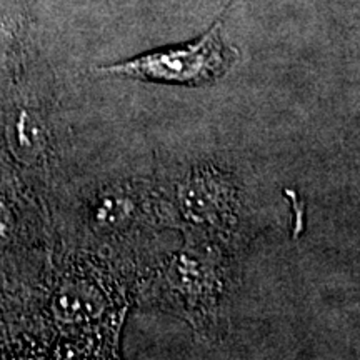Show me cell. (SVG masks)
I'll list each match as a JSON object with an SVG mask.
<instances>
[{"instance_id":"3957f363","label":"cell","mask_w":360,"mask_h":360,"mask_svg":"<svg viewBox=\"0 0 360 360\" xmlns=\"http://www.w3.org/2000/svg\"><path fill=\"white\" fill-rule=\"evenodd\" d=\"M179 210L204 240L217 242L237 220L238 193L231 175L214 167L193 169L179 186Z\"/></svg>"},{"instance_id":"277c9868","label":"cell","mask_w":360,"mask_h":360,"mask_svg":"<svg viewBox=\"0 0 360 360\" xmlns=\"http://www.w3.org/2000/svg\"><path fill=\"white\" fill-rule=\"evenodd\" d=\"M103 297L96 287L77 282L62 287L53 297L52 309L57 319L67 323L87 322L103 310Z\"/></svg>"},{"instance_id":"ba28073f","label":"cell","mask_w":360,"mask_h":360,"mask_svg":"<svg viewBox=\"0 0 360 360\" xmlns=\"http://www.w3.org/2000/svg\"><path fill=\"white\" fill-rule=\"evenodd\" d=\"M11 45H12V32L2 24V22H0V60L7 56Z\"/></svg>"},{"instance_id":"9c48e42d","label":"cell","mask_w":360,"mask_h":360,"mask_svg":"<svg viewBox=\"0 0 360 360\" xmlns=\"http://www.w3.org/2000/svg\"><path fill=\"white\" fill-rule=\"evenodd\" d=\"M0 327H2V321H0Z\"/></svg>"},{"instance_id":"5b68a950","label":"cell","mask_w":360,"mask_h":360,"mask_svg":"<svg viewBox=\"0 0 360 360\" xmlns=\"http://www.w3.org/2000/svg\"><path fill=\"white\" fill-rule=\"evenodd\" d=\"M7 141L17 160L24 162V164H32L45 148L44 125L32 112H17L8 122Z\"/></svg>"},{"instance_id":"6da1fadb","label":"cell","mask_w":360,"mask_h":360,"mask_svg":"<svg viewBox=\"0 0 360 360\" xmlns=\"http://www.w3.org/2000/svg\"><path fill=\"white\" fill-rule=\"evenodd\" d=\"M232 2L225 6L219 19L200 37L148 51L119 64L101 67L98 72L179 87H204L217 82L229 74L238 58V51L225 42L222 34L224 15Z\"/></svg>"},{"instance_id":"7a4b0ae2","label":"cell","mask_w":360,"mask_h":360,"mask_svg":"<svg viewBox=\"0 0 360 360\" xmlns=\"http://www.w3.org/2000/svg\"><path fill=\"white\" fill-rule=\"evenodd\" d=\"M164 285L175 312L197 328L214 330L225 292V269L217 242L195 240L175 252L165 269Z\"/></svg>"},{"instance_id":"52a82bcc","label":"cell","mask_w":360,"mask_h":360,"mask_svg":"<svg viewBox=\"0 0 360 360\" xmlns=\"http://www.w3.org/2000/svg\"><path fill=\"white\" fill-rule=\"evenodd\" d=\"M12 232V217L7 207L0 202V245L7 240Z\"/></svg>"},{"instance_id":"8992f818","label":"cell","mask_w":360,"mask_h":360,"mask_svg":"<svg viewBox=\"0 0 360 360\" xmlns=\"http://www.w3.org/2000/svg\"><path fill=\"white\" fill-rule=\"evenodd\" d=\"M134 199L125 192H107L94 204L90 220L98 231L112 232L127 225L134 217Z\"/></svg>"}]
</instances>
